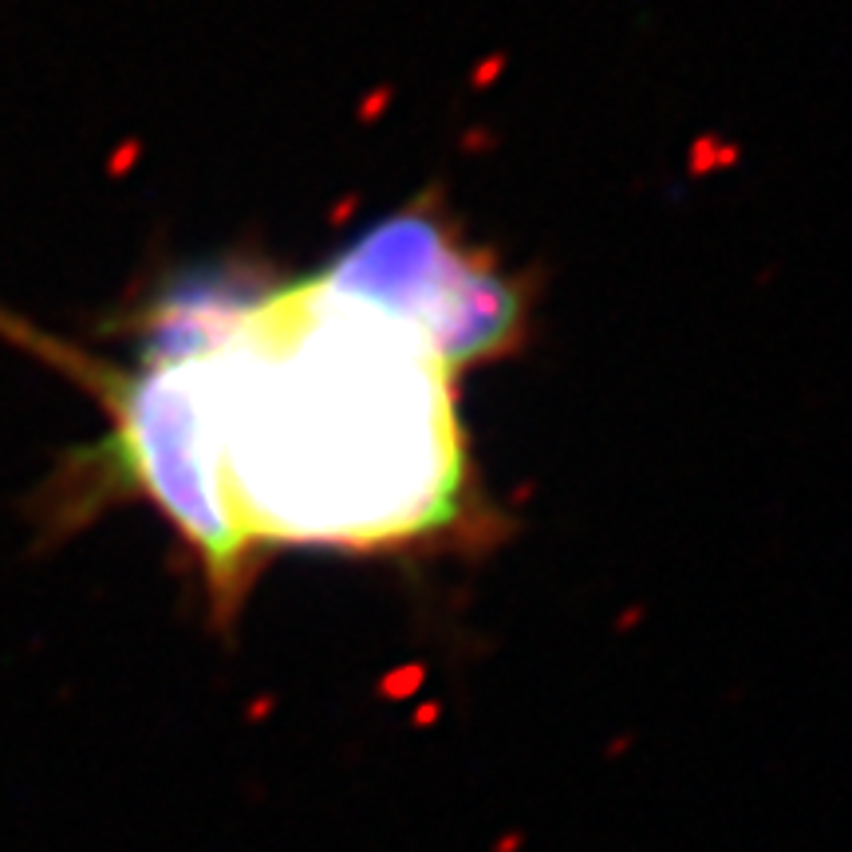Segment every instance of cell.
Wrapping results in <instances>:
<instances>
[{
	"instance_id": "obj_1",
	"label": "cell",
	"mask_w": 852,
	"mask_h": 852,
	"mask_svg": "<svg viewBox=\"0 0 852 852\" xmlns=\"http://www.w3.org/2000/svg\"><path fill=\"white\" fill-rule=\"evenodd\" d=\"M107 359L0 308V335L103 411L48 482L56 529L151 506L230 616L277 549L407 553L482 533L458 375L506 352L521 300L451 225L402 213L292 280H186Z\"/></svg>"
}]
</instances>
